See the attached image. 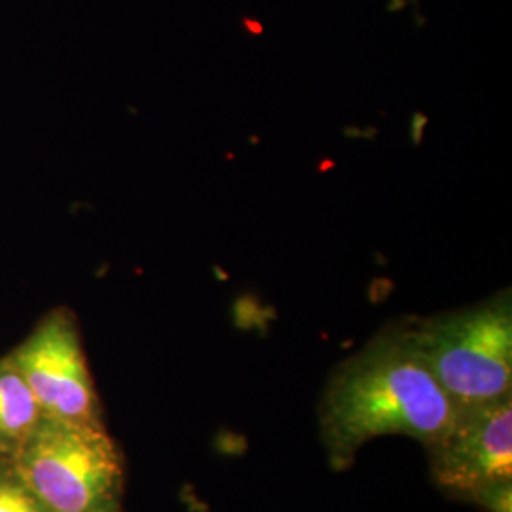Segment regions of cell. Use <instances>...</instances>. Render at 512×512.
<instances>
[{"instance_id": "6da1fadb", "label": "cell", "mask_w": 512, "mask_h": 512, "mask_svg": "<svg viewBox=\"0 0 512 512\" xmlns=\"http://www.w3.org/2000/svg\"><path fill=\"white\" fill-rule=\"evenodd\" d=\"M458 412L425 363L410 319L380 330L330 374L319 406L321 442L330 465L342 471L380 437L431 446Z\"/></svg>"}, {"instance_id": "7a4b0ae2", "label": "cell", "mask_w": 512, "mask_h": 512, "mask_svg": "<svg viewBox=\"0 0 512 512\" xmlns=\"http://www.w3.org/2000/svg\"><path fill=\"white\" fill-rule=\"evenodd\" d=\"M10 463L44 512H124L126 459L107 425L44 420Z\"/></svg>"}, {"instance_id": "3957f363", "label": "cell", "mask_w": 512, "mask_h": 512, "mask_svg": "<svg viewBox=\"0 0 512 512\" xmlns=\"http://www.w3.org/2000/svg\"><path fill=\"white\" fill-rule=\"evenodd\" d=\"M423 359L458 408L512 397V298L412 319Z\"/></svg>"}, {"instance_id": "5b68a950", "label": "cell", "mask_w": 512, "mask_h": 512, "mask_svg": "<svg viewBox=\"0 0 512 512\" xmlns=\"http://www.w3.org/2000/svg\"><path fill=\"white\" fill-rule=\"evenodd\" d=\"M429 473L444 494L476 503L512 484V397L459 408L452 427L425 448Z\"/></svg>"}, {"instance_id": "277c9868", "label": "cell", "mask_w": 512, "mask_h": 512, "mask_svg": "<svg viewBox=\"0 0 512 512\" xmlns=\"http://www.w3.org/2000/svg\"><path fill=\"white\" fill-rule=\"evenodd\" d=\"M8 355L31 387L44 420L105 425L73 311H48Z\"/></svg>"}, {"instance_id": "8992f818", "label": "cell", "mask_w": 512, "mask_h": 512, "mask_svg": "<svg viewBox=\"0 0 512 512\" xmlns=\"http://www.w3.org/2000/svg\"><path fill=\"white\" fill-rule=\"evenodd\" d=\"M44 416L10 355L0 357V459H12L35 437Z\"/></svg>"}, {"instance_id": "52a82bcc", "label": "cell", "mask_w": 512, "mask_h": 512, "mask_svg": "<svg viewBox=\"0 0 512 512\" xmlns=\"http://www.w3.org/2000/svg\"><path fill=\"white\" fill-rule=\"evenodd\" d=\"M0 512H44L10 459H0Z\"/></svg>"}]
</instances>
